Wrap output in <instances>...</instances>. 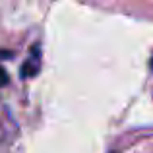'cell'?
I'll return each mask as SVG.
<instances>
[{"mask_svg":"<svg viewBox=\"0 0 153 153\" xmlns=\"http://www.w3.org/2000/svg\"><path fill=\"white\" fill-rule=\"evenodd\" d=\"M41 47L35 43L33 47H31L29 54H27L25 62L22 64V68H19V76H22L23 79H29V78H35V76L41 72Z\"/></svg>","mask_w":153,"mask_h":153,"instance_id":"1","label":"cell"},{"mask_svg":"<svg viewBox=\"0 0 153 153\" xmlns=\"http://www.w3.org/2000/svg\"><path fill=\"white\" fill-rule=\"evenodd\" d=\"M8 82H10V78H8V72L4 70V66H0V87L8 85Z\"/></svg>","mask_w":153,"mask_h":153,"instance_id":"2","label":"cell"},{"mask_svg":"<svg viewBox=\"0 0 153 153\" xmlns=\"http://www.w3.org/2000/svg\"><path fill=\"white\" fill-rule=\"evenodd\" d=\"M0 56H6V58H10V56H14V52H10V51H0Z\"/></svg>","mask_w":153,"mask_h":153,"instance_id":"3","label":"cell"},{"mask_svg":"<svg viewBox=\"0 0 153 153\" xmlns=\"http://www.w3.org/2000/svg\"><path fill=\"white\" fill-rule=\"evenodd\" d=\"M149 66H151V70H153V54H151V58H149Z\"/></svg>","mask_w":153,"mask_h":153,"instance_id":"4","label":"cell"}]
</instances>
